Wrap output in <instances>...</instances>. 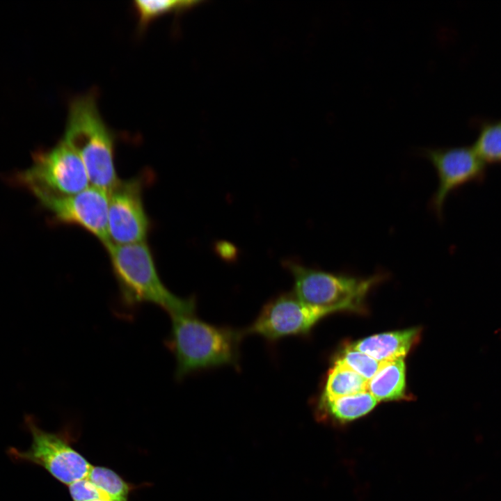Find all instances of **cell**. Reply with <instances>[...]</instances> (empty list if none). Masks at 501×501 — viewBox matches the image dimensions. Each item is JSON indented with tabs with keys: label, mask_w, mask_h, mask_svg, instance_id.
Wrapping results in <instances>:
<instances>
[{
	"label": "cell",
	"mask_w": 501,
	"mask_h": 501,
	"mask_svg": "<svg viewBox=\"0 0 501 501\" xmlns=\"http://www.w3.org/2000/svg\"><path fill=\"white\" fill-rule=\"evenodd\" d=\"M422 152L435 168L438 181L430 198L429 208L441 220L445 202L450 194L468 183L484 181L486 164L472 146L427 148Z\"/></svg>",
	"instance_id": "52a82bcc"
},
{
	"label": "cell",
	"mask_w": 501,
	"mask_h": 501,
	"mask_svg": "<svg viewBox=\"0 0 501 501\" xmlns=\"http://www.w3.org/2000/svg\"><path fill=\"white\" fill-rule=\"evenodd\" d=\"M109 501H128L130 493L136 488L116 472L105 466H92L86 477Z\"/></svg>",
	"instance_id": "9a60e30c"
},
{
	"label": "cell",
	"mask_w": 501,
	"mask_h": 501,
	"mask_svg": "<svg viewBox=\"0 0 501 501\" xmlns=\"http://www.w3.org/2000/svg\"><path fill=\"white\" fill-rule=\"evenodd\" d=\"M334 362L347 367L366 381L370 380L376 374L383 363L353 349L350 344L344 347L335 358Z\"/></svg>",
	"instance_id": "ac0fdd59"
},
{
	"label": "cell",
	"mask_w": 501,
	"mask_h": 501,
	"mask_svg": "<svg viewBox=\"0 0 501 501\" xmlns=\"http://www.w3.org/2000/svg\"><path fill=\"white\" fill-rule=\"evenodd\" d=\"M90 501H109V500H104V499H97V500H90Z\"/></svg>",
	"instance_id": "44dd1931"
},
{
	"label": "cell",
	"mask_w": 501,
	"mask_h": 501,
	"mask_svg": "<svg viewBox=\"0 0 501 501\" xmlns=\"http://www.w3.org/2000/svg\"><path fill=\"white\" fill-rule=\"evenodd\" d=\"M283 267L292 274V292L302 302L331 311L363 312L365 298L370 289L383 278L376 274L359 278L308 267L287 260Z\"/></svg>",
	"instance_id": "277c9868"
},
{
	"label": "cell",
	"mask_w": 501,
	"mask_h": 501,
	"mask_svg": "<svg viewBox=\"0 0 501 501\" xmlns=\"http://www.w3.org/2000/svg\"><path fill=\"white\" fill-rule=\"evenodd\" d=\"M215 250L219 256L228 261L233 260L237 253V250L234 245L224 241L217 242Z\"/></svg>",
	"instance_id": "ffe728a7"
},
{
	"label": "cell",
	"mask_w": 501,
	"mask_h": 501,
	"mask_svg": "<svg viewBox=\"0 0 501 501\" xmlns=\"http://www.w3.org/2000/svg\"><path fill=\"white\" fill-rule=\"evenodd\" d=\"M378 401L368 392L319 400L316 407L318 419L335 424H345L369 413Z\"/></svg>",
	"instance_id": "7c38bea8"
},
{
	"label": "cell",
	"mask_w": 501,
	"mask_h": 501,
	"mask_svg": "<svg viewBox=\"0 0 501 501\" xmlns=\"http://www.w3.org/2000/svg\"><path fill=\"white\" fill-rule=\"evenodd\" d=\"M15 179L38 200L75 194L90 185L81 160L63 140L35 154L32 165Z\"/></svg>",
	"instance_id": "5b68a950"
},
{
	"label": "cell",
	"mask_w": 501,
	"mask_h": 501,
	"mask_svg": "<svg viewBox=\"0 0 501 501\" xmlns=\"http://www.w3.org/2000/svg\"><path fill=\"white\" fill-rule=\"evenodd\" d=\"M56 222L78 225L97 237L105 246L111 244L108 232L109 193L90 185L70 196L38 199Z\"/></svg>",
	"instance_id": "30bf717a"
},
{
	"label": "cell",
	"mask_w": 501,
	"mask_h": 501,
	"mask_svg": "<svg viewBox=\"0 0 501 501\" xmlns=\"http://www.w3.org/2000/svg\"><path fill=\"white\" fill-rule=\"evenodd\" d=\"M68 490L73 501L105 500L102 493L87 477L70 484Z\"/></svg>",
	"instance_id": "d6986e66"
},
{
	"label": "cell",
	"mask_w": 501,
	"mask_h": 501,
	"mask_svg": "<svg viewBox=\"0 0 501 501\" xmlns=\"http://www.w3.org/2000/svg\"><path fill=\"white\" fill-rule=\"evenodd\" d=\"M367 381L347 367L333 362L319 400H329L367 391Z\"/></svg>",
	"instance_id": "5bb4252c"
},
{
	"label": "cell",
	"mask_w": 501,
	"mask_h": 501,
	"mask_svg": "<svg viewBox=\"0 0 501 501\" xmlns=\"http://www.w3.org/2000/svg\"><path fill=\"white\" fill-rule=\"evenodd\" d=\"M25 424L32 436L26 450L10 448V456L17 460L40 466L53 477L65 485L86 478L92 465L72 445L70 428L66 427L58 433L42 429L33 416L26 415Z\"/></svg>",
	"instance_id": "8992f818"
},
{
	"label": "cell",
	"mask_w": 501,
	"mask_h": 501,
	"mask_svg": "<svg viewBox=\"0 0 501 501\" xmlns=\"http://www.w3.org/2000/svg\"><path fill=\"white\" fill-rule=\"evenodd\" d=\"M472 148L485 164H501V119L479 121Z\"/></svg>",
	"instance_id": "e0dca14e"
},
{
	"label": "cell",
	"mask_w": 501,
	"mask_h": 501,
	"mask_svg": "<svg viewBox=\"0 0 501 501\" xmlns=\"http://www.w3.org/2000/svg\"><path fill=\"white\" fill-rule=\"evenodd\" d=\"M62 140L81 160L91 185L108 193L116 186L120 179L114 164V136L101 117L94 94L71 101Z\"/></svg>",
	"instance_id": "3957f363"
},
{
	"label": "cell",
	"mask_w": 501,
	"mask_h": 501,
	"mask_svg": "<svg viewBox=\"0 0 501 501\" xmlns=\"http://www.w3.org/2000/svg\"><path fill=\"white\" fill-rule=\"evenodd\" d=\"M199 1L192 0H136L133 6L138 17V29L144 30L156 18L169 13H182L196 5Z\"/></svg>",
	"instance_id": "2e32d148"
},
{
	"label": "cell",
	"mask_w": 501,
	"mask_h": 501,
	"mask_svg": "<svg viewBox=\"0 0 501 501\" xmlns=\"http://www.w3.org/2000/svg\"><path fill=\"white\" fill-rule=\"evenodd\" d=\"M420 336V329L413 328L371 335L349 344L379 362H388L404 358Z\"/></svg>",
	"instance_id": "8fae6325"
},
{
	"label": "cell",
	"mask_w": 501,
	"mask_h": 501,
	"mask_svg": "<svg viewBox=\"0 0 501 501\" xmlns=\"http://www.w3.org/2000/svg\"><path fill=\"white\" fill-rule=\"evenodd\" d=\"M117 282L118 295L113 312L132 319L140 307L151 303L170 316L196 313V300L174 294L162 282L146 242L106 247Z\"/></svg>",
	"instance_id": "6da1fadb"
},
{
	"label": "cell",
	"mask_w": 501,
	"mask_h": 501,
	"mask_svg": "<svg viewBox=\"0 0 501 501\" xmlns=\"http://www.w3.org/2000/svg\"><path fill=\"white\" fill-rule=\"evenodd\" d=\"M331 311L306 304L292 292L269 301L255 320L243 329L244 335H257L269 342L287 336L305 335Z\"/></svg>",
	"instance_id": "ba28073f"
},
{
	"label": "cell",
	"mask_w": 501,
	"mask_h": 501,
	"mask_svg": "<svg viewBox=\"0 0 501 501\" xmlns=\"http://www.w3.org/2000/svg\"><path fill=\"white\" fill-rule=\"evenodd\" d=\"M150 220L138 178L120 180L109 192L108 232L111 244L145 242Z\"/></svg>",
	"instance_id": "9c48e42d"
},
{
	"label": "cell",
	"mask_w": 501,
	"mask_h": 501,
	"mask_svg": "<svg viewBox=\"0 0 501 501\" xmlns=\"http://www.w3.org/2000/svg\"><path fill=\"white\" fill-rule=\"evenodd\" d=\"M367 391L377 401L407 399L404 358L383 362L376 374L367 381Z\"/></svg>",
	"instance_id": "4fadbf2b"
},
{
	"label": "cell",
	"mask_w": 501,
	"mask_h": 501,
	"mask_svg": "<svg viewBox=\"0 0 501 501\" xmlns=\"http://www.w3.org/2000/svg\"><path fill=\"white\" fill-rule=\"evenodd\" d=\"M170 318L164 345L175 358L174 377L177 381L214 367H239V346L245 336L242 330L208 324L196 313Z\"/></svg>",
	"instance_id": "7a4b0ae2"
}]
</instances>
